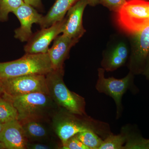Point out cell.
Wrapping results in <instances>:
<instances>
[{"instance_id": "83f0119b", "label": "cell", "mask_w": 149, "mask_h": 149, "mask_svg": "<svg viewBox=\"0 0 149 149\" xmlns=\"http://www.w3.org/2000/svg\"><path fill=\"white\" fill-rule=\"evenodd\" d=\"M149 57V54L148 56ZM145 74L147 78H148V80H149V61L148 62V64L147 65L146 68V70L145 71Z\"/></svg>"}, {"instance_id": "5bb4252c", "label": "cell", "mask_w": 149, "mask_h": 149, "mask_svg": "<svg viewBox=\"0 0 149 149\" xmlns=\"http://www.w3.org/2000/svg\"><path fill=\"white\" fill-rule=\"evenodd\" d=\"M135 36V50L133 61L138 66L145 63L149 54V26L136 33Z\"/></svg>"}, {"instance_id": "44dd1931", "label": "cell", "mask_w": 149, "mask_h": 149, "mask_svg": "<svg viewBox=\"0 0 149 149\" xmlns=\"http://www.w3.org/2000/svg\"><path fill=\"white\" fill-rule=\"evenodd\" d=\"M126 1L127 0H100L99 3L107 8L110 10L117 13Z\"/></svg>"}, {"instance_id": "f546056e", "label": "cell", "mask_w": 149, "mask_h": 149, "mask_svg": "<svg viewBox=\"0 0 149 149\" xmlns=\"http://www.w3.org/2000/svg\"><path fill=\"white\" fill-rule=\"evenodd\" d=\"M6 149L5 147L4 146L3 144L2 143L1 141H0V149Z\"/></svg>"}, {"instance_id": "ac0fdd59", "label": "cell", "mask_w": 149, "mask_h": 149, "mask_svg": "<svg viewBox=\"0 0 149 149\" xmlns=\"http://www.w3.org/2000/svg\"><path fill=\"white\" fill-rule=\"evenodd\" d=\"M128 137L126 133H123L117 135L109 134L103 141L100 149H124L123 145L127 141Z\"/></svg>"}, {"instance_id": "277c9868", "label": "cell", "mask_w": 149, "mask_h": 149, "mask_svg": "<svg viewBox=\"0 0 149 149\" xmlns=\"http://www.w3.org/2000/svg\"><path fill=\"white\" fill-rule=\"evenodd\" d=\"M116 13L118 24L130 34L135 35L149 26V1L128 0Z\"/></svg>"}, {"instance_id": "8992f818", "label": "cell", "mask_w": 149, "mask_h": 149, "mask_svg": "<svg viewBox=\"0 0 149 149\" xmlns=\"http://www.w3.org/2000/svg\"><path fill=\"white\" fill-rule=\"evenodd\" d=\"M1 80L4 94L14 97L35 93L49 94L46 75L29 74Z\"/></svg>"}, {"instance_id": "d4e9b609", "label": "cell", "mask_w": 149, "mask_h": 149, "mask_svg": "<svg viewBox=\"0 0 149 149\" xmlns=\"http://www.w3.org/2000/svg\"><path fill=\"white\" fill-rule=\"evenodd\" d=\"M24 1L25 3L32 6L34 8L40 10H43L42 0H24Z\"/></svg>"}, {"instance_id": "cb8c5ba5", "label": "cell", "mask_w": 149, "mask_h": 149, "mask_svg": "<svg viewBox=\"0 0 149 149\" xmlns=\"http://www.w3.org/2000/svg\"><path fill=\"white\" fill-rule=\"evenodd\" d=\"M54 147L49 144L40 143H27V149H52Z\"/></svg>"}, {"instance_id": "484cf974", "label": "cell", "mask_w": 149, "mask_h": 149, "mask_svg": "<svg viewBox=\"0 0 149 149\" xmlns=\"http://www.w3.org/2000/svg\"><path fill=\"white\" fill-rule=\"evenodd\" d=\"M141 149H149V139H142L141 144Z\"/></svg>"}, {"instance_id": "6da1fadb", "label": "cell", "mask_w": 149, "mask_h": 149, "mask_svg": "<svg viewBox=\"0 0 149 149\" xmlns=\"http://www.w3.org/2000/svg\"><path fill=\"white\" fill-rule=\"evenodd\" d=\"M63 70H52L46 74L49 95L57 105L67 111L80 116H87L85 99L70 91L63 81Z\"/></svg>"}, {"instance_id": "2e32d148", "label": "cell", "mask_w": 149, "mask_h": 149, "mask_svg": "<svg viewBox=\"0 0 149 149\" xmlns=\"http://www.w3.org/2000/svg\"><path fill=\"white\" fill-rule=\"evenodd\" d=\"M18 113L13 104L4 96H0V122L4 123L16 120Z\"/></svg>"}, {"instance_id": "8fae6325", "label": "cell", "mask_w": 149, "mask_h": 149, "mask_svg": "<svg viewBox=\"0 0 149 149\" xmlns=\"http://www.w3.org/2000/svg\"><path fill=\"white\" fill-rule=\"evenodd\" d=\"M0 141L6 149H27L29 141L21 123L17 119L4 124Z\"/></svg>"}, {"instance_id": "7c38bea8", "label": "cell", "mask_w": 149, "mask_h": 149, "mask_svg": "<svg viewBox=\"0 0 149 149\" xmlns=\"http://www.w3.org/2000/svg\"><path fill=\"white\" fill-rule=\"evenodd\" d=\"M78 41L63 34L55 38L53 45L47 52L53 70H63V63L68 57L70 49Z\"/></svg>"}, {"instance_id": "30bf717a", "label": "cell", "mask_w": 149, "mask_h": 149, "mask_svg": "<svg viewBox=\"0 0 149 149\" xmlns=\"http://www.w3.org/2000/svg\"><path fill=\"white\" fill-rule=\"evenodd\" d=\"M88 4V0H80L70 8L65 17L63 34L79 41L86 32L83 25V15Z\"/></svg>"}, {"instance_id": "e0dca14e", "label": "cell", "mask_w": 149, "mask_h": 149, "mask_svg": "<svg viewBox=\"0 0 149 149\" xmlns=\"http://www.w3.org/2000/svg\"><path fill=\"white\" fill-rule=\"evenodd\" d=\"M75 136L89 149H100L103 141L92 130H85Z\"/></svg>"}, {"instance_id": "7a4b0ae2", "label": "cell", "mask_w": 149, "mask_h": 149, "mask_svg": "<svg viewBox=\"0 0 149 149\" xmlns=\"http://www.w3.org/2000/svg\"><path fill=\"white\" fill-rule=\"evenodd\" d=\"M52 70L47 53L26 54L16 60L0 63V79L29 74L46 75Z\"/></svg>"}, {"instance_id": "ba28073f", "label": "cell", "mask_w": 149, "mask_h": 149, "mask_svg": "<svg viewBox=\"0 0 149 149\" xmlns=\"http://www.w3.org/2000/svg\"><path fill=\"white\" fill-rule=\"evenodd\" d=\"M65 17L61 21L58 22L50 27L41 28L33 34L24 46L26 54L47 53L49 45L59 34L62 33L64 27Z\"/></svg>"}, {"instance_id": "9c48e42d", "label": "cell", "mask_w": 149, "mask_h": 149, "mask_svg": "<svg viewBox=\"0 0 149 149\" xmlns=\"http://www.w3.org/2000/svg\"><path fill=\"white\" fill-rule=\"evenodd\" d=\"M20 23V27L15 30L14 37L22 42H27L32 37V24H40L43 15L32 6L23 3L13 13Z\"/></svg>"}, {"instance_id": "ffe728a7", "label": "cell", "mask_w": 149, "mask_h": 149, "mask_svg": "<svg viewBox=\"0 0 149 149\" xmlns=\"http://www.w3.org/2000/svg\"><path fill=\"white\" fill-rule=\"evenodd\" d=\"M125 61L119 56L112 53L107 60L105 69L107 71H113L122 65Z\"/></svg>"}, {"instance_id": "f1b7e54d", "label": "cell", "mask_w": 149, "mask_h": 149, "mask_svg": "<svg viewBox=\"0 0 149 149\" xmlns=\"http://www.w3.org/2000/svg\"><path fill=\"white\" fill-rule=\"evenodd\" d=\"M4 93V89L3 88L2 82L0 79V96L2 95Z\"/></svg>"}, {"instance_id": "603a6c76", "label": "cell", "mask_w": 149, "mask_h": 149, "mask_svg": "<svg viewBox=\"0 0 149 149\" xmlns=\"http://www.w3.org/2000/svg\"><path fill=\"white\" fill-rule=\"evenodd\" d=\"M112 53L119 56L125 61L128 58V49L125 45L123 44L118 45Z\"/></svg>"}, {"instance_id": "52a82bcc", "label": "cell", "mask_w": 149, "mask_h": 149, "mask_svg": "<svg viewBox=\"0 0 149 149\" xmlns=\"http://www.w3.org/2000/svg\"><path fill=\"white\" fill-rule=\"evenodd\" d=\"M132 74L129 73L120 79L113 77L105 78L104 70L99 68L98 79L96 89L99 92L108 95L114 100L117 108V116H119L122 109L121 100L123 94L132 85Z\"/></svg>"}, {"instance_id": "4316f807", "label": "cell", "mask_w": 149, "mask_h": 149, "mask_svg": "<svg viewBox=\"0 0 149 149\" xmlns=\"http://www.w3.org/2000/svg\"><path fill=\"white\" fill-rule=\"evenodd\" d=\"M100 0H88V5L92 6H95L99 3Z\"/></svg>"}, {"instance_id": "4dcf8cb0", "label": "cell", "mask_w": 149, "mask_h": 149, "mask_svg": "<svg viewBox=\"0 0 149 149\" xmlns=\"http://www.w3.org/2000/svg\"><path fill=\"white\" fill-rule=\"evenodd\" d=\"M3 126L4 123H2L0 122V133H1V130H2Z\"/></svg>"}, {"instance_id": "7402d4cb", "label": "cell", "mask_w": 149, "mask_h": 149, "mask_svg": "<svg viewBox=\"0 0 149 149\" xmlns=\"http://www.w3.org/2000/svg\"><path fill=\"white\" fill-rule=\"evenodd\" d=\"M63 149H89L88 147L74 136L68 139L64 145L62 146Z\"/></svg>"}, {"instance_id": "5b68a950", "label": "cell", "mask_w": 149, "mask_h": 149, "mask_svg": "<svg viewBox=\"0 0 149 149\" xmlns=\"http://www.w3.org/2000/svg\"><path fill=\"white\" fill-rule=\"evenodd\" d=\"M64 111L56 115L53 122V127L61 141L62 146L71 137L85 130H92L98 133L99 125L106 124L90 117L81 119L76 116L77 115Z\"/></svg>"}, {"instance_id": "3957f363", "label": "cell", "mask_w": 149, "mask_h": 149, "mask_svg": "<svg viewBox=\"0 0 149 149\" xmlns=\"http://www.w3.org/2000/svg\"><path fill=\"white\" fill-rule=\"evenodd\" d=\"M16 109L19 121L29 119H43L49 114L56 104L49 95L46 93H29L14 97L3 94Z\"/></svg>"}, {"instance_id": "4fadbf2b", "label": "cell", "mask_w": 149, "mask_h": 149, "mask_svg": "<svg viewBox=\"0 0 149 149\" xmlns=\"http://www.w3.org/2000/svg\"><path fill=\"white\" fill-rule=\"evenodd\" d=\"M80 0H56L40 24L41 28H47L58 22L61 21L70 8Z\"/></svg>"}, {"instance_id": "9a60e30c", "label": "cell", "mask_w": 149, "mask_h": 149, "mask_svg": "<svg viewBox=\"0 0 149 149\" xmlns=\"http://www.w3.org/2000/svg\"><path fill=\"white\" fill-rule=\"evenodd\" d=\"M43 119H29L19 121L21 123L28 141H40L47 139L49 130L43 124Z\"/></svg>"}, {"instance_id": "d6986e66", "label": "cell", "mask_w": 149, "mask_h": 149, "mask_svg": "<svg viewBox=\"0 0 149 149\" xmlns=\"http://www.w3.org/2000/svg\"><path fill=\"white\" fill-rule=\"evenodd\" d=\"M24 3V0H0V22L7 21L9 14Z\"/></svg>"}]
</instances>
